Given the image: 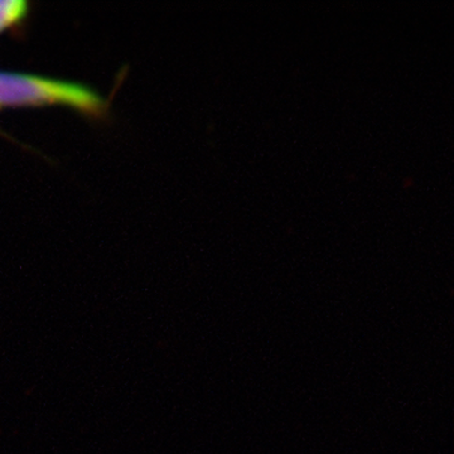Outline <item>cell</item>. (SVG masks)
<instances>
[{
    "label": "cell",
    "mask_w": 454,
    "mask_h": 454,
    "mask_svg": "<svg viewBox=\"0 0 454 454\" xmlns=\"http://www.w3.org/2000/svg\"><path fill=\"white\" fill-rule=\"evenodd\" d=\"M0 106H65L100 118L106 103L82 83L0 71Z\"/></svg>",
    "instance_id": "cell-1"
},
{
    "label": "cell",
    "mask_w": 454,
    "mask_h": 454,
    "mask_svg": "<svg viewBox=\"0 0 454 454\" xmlns=\"http://www.w3.org/2000/svg\"><path fill=\"white\" fill-rule=\"evenodd\" d=\"M28 13V4L23 0H0V33L16 26Z\"/></svg>",
    "instance_id": "cell-2"
}]
</instances>
